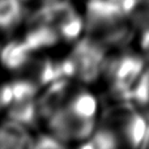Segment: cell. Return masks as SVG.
<instances>
[{
  "label": "cell",
  "instance_id": "obj_15",
  "mask_svg": "<svg viewBox=\"0 0 149 149\" xmlns=\"http://www.w3.org/2000/svg\"><path fill=\"white\" fill-rule=\"evenodd\" d=\"M0 109H3V106H1V97H0Z\"/></svg>",
  "mask_w": 149,
  "mask_h": 149
},
{
  "label": "cell",
  "instance_id": "obj_4",
  "mask_svg": "<svg viewBox=\"0 0 149 149\" xmlns=\"http://www.w3.org/2000/svg\"><path fill=\"white\" fill-rule=\"evenodd\" d=\"M71 77L82 82H94L103 76L107 63L106 47L92 37L79 39L67 58Z\"/></svg>",
  "mask_w": 149,
  "mask_h": 149
},
{
  "label": "cell",
  "instance_id": "obj_14",
  "mask_svg": "<svg viewBox=\"0 0 149 149\" xmlns=\"http://www.w3.org/2000/svg\"><path fill=\"white\" fill-rule=\"evenodd\" d=\"M145 148H149V134H148V137H147V143H145Z\"/></svg>",
  "mask_w": 149,
  "mask_h": 149
},
{
  "label": "cell",
  "instance_id": "obj_1",
  "mask_svg": "<svg viewBox=\"0 0 149 149\" xmlns=\"http://www.w3.org/2000/svg\"><path fill=\"white\" fill-rule=\"evenodd\" d=\"M43 120L47 123L50 134L64 145L84 144L98 126V101L86 89L70 90L62 103Z\"/></svg>",
  "mask_w": 149,
  "mask_h": 149
},
{
  "label": "cell",
  "instance_id": "obj_7",
  "mask_svg": "<svg viewBox=\"0 0 149 149\" xmlns=\"http://www.w3.org/2000/svg\"><path fill=\"white\" fill-rule=\"evenodd\" d=\"M34 137L28 127L13 119L0 124V148H33Z\"/></svg>",
  "mask_w": 149,
  "mask_h": 149
},
{
  "label": "cell",
  "instance_id": "obj_5",
  "mask_svg": "<svg viewBox=\"0 0 149 149\" xmlns=\"http://www.w3.org/2000/svg\"><path fill=\"white\" fill-rule=\"evenodd\" d=\"M36 20L49 25L63 42H77L85 28V21L67 0H52L41 5L36 12Z\"/></svg>",
  "mask_w": 149,
  "mask_h": 149
},
{
  "label": "cell",
  "instance_id": "obj_10",
  "mask_svg": "<svg viewBox=\"0 0 149 149\" xmlns=\"http://www.w3.org/2000/svg\"><path fill=\"white\" fill-rule=\"evenodd\" d=\"M131 103L149 123V68L141 74L131 97Z\"/></svg>",
  "mask_w": 149,
  "mask_h": 149
},
{
  "label": "cell",
  "instance_id": "obj_9",
  "mask_svg": "<svg viewBox=\"0 0 149 149\" xmlns=\"http://www.w3.org/2000/svg\"><path fill=\"white\" fill-rule=\"evenodd\" d=\"M22 0H0V31L12 30L22 21Z\"/></svg>",
  "mask_w": 149,
  "mask_h": 149
},
{
  "label": "cell",
  "instance_id": "obj_13",
  "mask_svg": "<svg viewBox=\"0 0 149 149\" xmlns=\"http://www.w3.org/2000/svg\"><path fill=\"white\" fill-rule=\"evenodd\" d=\"M50 1H52V0H22L24 4H38L39 7L46 4V3H50Z\"/></svg>",
  "mask_w": 149,
  "mask_h": 149
},
{
  "label": "cell",
  "instance_id": "obj_8",
  "mask_svg": "<svg viewBox=\"0 0 149 149\" xmlns=\"http://www.w3.org/2000/svg\"><path fill=\"white\" fill-rule=\"evenodd\" d=\"M24 41L29 45V47L34 52H38L42 50H47L56 46L60 42V38L54 31V29H51L49 25H46L42 21L33 18Z\"/></svg>",
  "mask_w": 149,
  "mask_h": 149
},
{
  "label": "cell",
  "instance_id": "obj_6",
  "mask_svg": "<svg viewBox=\"0 0 149 149\" xmlns=\"http://www.w3.org/2000/svg\"><path fill=\"white\" fill-rule=\"evenodd\" d=\"M36 52L29 47V45L22 39L10 41L0 51V63L8 71H20L29 65L31 56Z\"/></svg>",
  "mask_w": 149,
  "mask_h": 149
},
{
  "label": "cell",
  "instance_id": "obj_12",
  "mask_svg": "<svg viewBox=\"0 0 149 149\" xmlns=\"http://www.w3.org/2000/svg\"><path fill=\"white\" fill-rule=\"evenodd\" d=\"M140 50H141L144 59L149 63V26L145 28V30L140 37Z\"/></svg>",
  "mask_w": 149,
  "mask_h": 149
},
{
  "label": "cell",
  "instance_id": "obj_2",
  "mask_svg": "<svg viewBox=\"0 0 149 149\" xmlns=\"http://www.w3.org/2000/svg\"><path fill=\"white\" fill-rule=\"evenodd\" d=\"M101 126L114 135L119 147H145L149 123L131 102H120L109 109Z\"/></svg>",
  "mask_w": 149,
  "mask_h": 149
},
{
  "label": "cell",
  "instance_id": "obj_11",
  "mask_svg": "<svg viewBox=\"0 0 149 149\" xmlns=\"http://www.w3.org/2000/svg\"><path fill=\"white\" fill-rule=\"evenodd\" d=\"M63 147H64V144L50 132L46 135L43 134L41 136L36 137L33 144V148H63Z\"/></svg>",
  "mask_w": 149,
  "mask_h": 149
},
{
  "label": "cell",
  "instance_id": "obj_3",
  "mask_svg": "<svg viewBox=\"0 0 149 149\" xmlns=\"http://www.w3.org/2000/svg\"><path fill=\"white\" fill-rule=\"evenodd\" d=\"M147 60L134 52H124L107 59L105 76L111 94L119 102H131L134 89L144 73Z\"/></svg>",
  "mask_w": 149,
  "mask_h": 149
}]
</instances>
